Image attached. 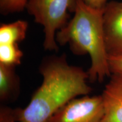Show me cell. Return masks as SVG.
<instances>
[{
  "label": "cell",
  "mask_w": 122,
  "mask_h": 122,
  "mask_svg": "<svg viewBox=\"0 0 122 122\" xmlns=\"http://www.w3.org/2000/svg\"><path fill=\"white\" fill-rule=\"evenodd\" d=\"M40 86L24 108H19V122H47L60 108L80 96L89 95L87 71L70 65L66 56H49L39 67Z\"/></svg>",
  "instance_id": "6da1fadb"
},
{
  "label": "cell",
  "mask_w": 122,
  "mask_h": 122,
  "mask_svg": "<svg viewBox=\"0 0 122 122\" xmlns=\"http://www.w3.org/2000/svg\"><path fill=\"white\" fill-rule=\"evenodd\" d=\"M23 56L18 44H0V63L16 66L21 63Z\"/></svg>",
  "instance_id": "9c48e42d"
},
{
  "label": "cell",
  "mask_w": 122,
  "mask_h": 122,
  "mask_svg": "<svg viewBox=\"0 0 122 122\" xmlns=\"http://www.w3.org/2000/svg\"><path fill=\"white\" fill-rule=\"evenodd\" d=\"M89 6L97 9H103L107 3V0H83Z\"/></svg>",
  "instance_id": "4fadbf2b"
},
{
  "label": "cell",
  "mask_w": 122,
  "mask_h": 122,
  "mask_svg": "<svg viewBox=\"0 0 122 122\" xmlns=\"http://www.w3.org/2000/svg\"><path fill=\"white\" fill-rule=\"evenodd\" d=\"M77 0H28L26 7L35 22L44 27L43 46L49 51H58L56 40L57 30L67 23L69 13H74Z\"/></svg>",
  "instance_id": "3957f363"
},
{
  "label": "cell",
  "mask_w": 122,
  "mask_h": 122,
  "mask_svg": "<svg viewBox=\"0 0 122 122\" xmlns=\"http://www.w3.org/2000/svg\"><path fill=\"white\" fill-rule=\"evenodd\" d=\"M101 94L104 109L102 122H122V72L111 73Z\"/></svg>",
  "instance_id": "8992f818"
},
{
  "label": "cell",
  "mask_w": 122,
  "mask_h": 122,
  "mask_svg": "<svg viewBox=\"0 0 122 122\" xmlns=\"http://www.w3.org/2000/svg\"><path fill=\"white\" fill-rule=\"evenodd\" d=\"M103 28L109 56L122 55V2L112 1L104 7Z\"/></svg>",
  "instance_id": "5b68a950"
},
{
  "label": "cell",
  "mask_w": 122,
  "mask_h": 122,
  "mask_svg": "<svg viewBox=\"0 0 122 122\" xmlns=\"http://www.w3.org/2000/svg\"><path fill=\"white\" fill-rule=\"evenodd\" d=\"M28 0H0V11L2 14L19 13L26 7Z\"/></svg>",
  "instance_id": "30bf717a"
},
{
  "label": "cell",
  "mask_w": 122,
  "mask_h": 122,
  "mask_svg": "<svg viewBox=\"0 0 122 122\" xmlns=\"http://www.w3.org/2000/svg\"><path fill=\"white\" fill-rule=\"evenodd\" d=\"M19 108H11L1 106L0 108V122H19Z\"/></svg>",
  "instance_id": "8fae6325"
},
{
  "label": "cell",
  "mask_w": 122,
  "mask_h": 122,
  "mask_svg": "<svg viewBox=\"0 0 122 122\" xmlns=\"http://www.w3.org/2000/svg\"><path fill=\"white\" fill-rule=\"evenodd\" d=\"M104 109L101 96H85L60 108L47 122H102Z\"/></svg>",
  "instance_id": "277c9868"
},
{
  "label": "cell",
  "mask_w": 122,
  "mask_h": 122,
  "mask_svg": "<svg viewBox=\"0 0 122 122\" xmlns=\"http://www.w3.org/2000/svg\"><path fill=\"white\" fill-rule=\"evenodd\" d=\"M108 60L111 73L122 72V55L109 56Z\"/></svg>",
  "instance_id": "7c38bea8"
},
{
  "label": "cell",
  "mask_w": 122,
  "mask_h": 122,
  "mask_svg": "<svg viewBox=\"0 0 122 122\" xmlns=\"http://www.w3.org/2000/svg\"><path fill=\"white\" fill-rule=\"evenodd\" d=\"M20 80L15 66L0 63V100L3 102L17 100L20 93Z\"/></svg>",
  "instance_id": "52a82bcc"
},
{
  "label": "cell",
  "mask_w": 122,
  "mask_h": 122,
  "mask_svg": "<svg viewBox=\"0 0 122 122\" xmlns=\"http://www.w3.org/2000/svg\"><path fill=\"white\" fill-rule=\"evenodd\" d=\"M103 12L104 9L93 8L83 0H77L74 17L56 35L57 44H68L74 54L89 55L91 65L87 73L92 83H102L111 74L105 44Z\"/></svg>",
  "instance_id": "7a4b0ae2"
},
{
  "label": "cell",
  "mask_w": 122,
  "mask_h": 122,
  "mask_svg": "<svg viewBox=\"0 0 122 122\" xmlns=\"http://www.w3.org/2000/svg\"><path fill=\"white\" fill-rule=\"evenodd\" d=\"M28 23L19 20L9 24H2L0 27V44H18L25 39Z\"/></svg>",
  "instance_id": "ba28073f"
}]
</instances>
